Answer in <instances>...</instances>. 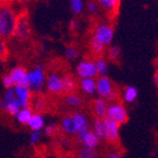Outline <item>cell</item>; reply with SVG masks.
<instances>
[{
  "label": "cell",
  "instance_id": "1",
  "mask_svg": "<svg viewBox=\"0 0 158 158\" xmlns=\"http://www.w3.org/2000/svg\"><path fill=\"white\" fill-rule=\"evenodd\" d=\"M19 13L9 5L0 6V37L10 39L13 37Z\"/></svg>",
  "mask_w": 158,
  "mask_h": 158
},
{
  "label": "cell",
  "instance_id": "2",
  "mask_svg": "<svg viewBox=\"0 0 158 158\" xmlns=\"http://www.w3.org/2000/svg\"><path fill=\"white\" fill-rule=\"evenodd\" d=\"M46 72L42 65H36L27 70V86L33 92L42 94L44 91L45 80H46Z\"/></svg>",
  "mask_w": 158,
  "mask_h": 158
},
{
  "label": "cell",
  "instance_id": "3",
  "mask_svg": "<svg viewBox=\"0 0 158 158\" xmlns=\"http://www.w3.org/2000/svg\"><path fill=\"white\" fill-rule=\"evenodd\" d=\"M96 94L99 98H102L106 101H113L116 98V92L113 82L108 76H99L96 79Z\"/></svg>",
  "mask_w": 158,
  "mask_h": 158
},
{
  "label": "cell",
  "instance_id": "4",
  "mask_svg": "<svg viewBox=\"0 0 158 158\" xmlns=\"http://www.w3.org/2000/svg\"><path fill=\"white\" fill-rule=\"evenodd\" d=\"M22 108L15 98L12 89H6L2 97L0 98V110L11 116H15Z\"/></svg>",
  "mask_w": 158,
  "mask_h": 158
},
{
  "label": "cell",
  "instance_id": "5",
  "mask_svg": "<svg viewBox=\"0 0 158 158\" xmlns=\"http://www.w3.org/2000/svg\"><path fill=\"white\" fill-rule=\"evenodd\" d=\"M92 39L97 40L98 42H100L106 47L111 45V43L113 42L114 39L113 27L111 24H109V23H98L94 29Z\"/></svg>",
  "mask_w": 158,
  "mask_h": 158
},
{
  "label": "cell",
  "instance_id": "6",
  "mask_svg": "<svg viewBox=\"0 0 158 158\" xmlns=\"http://www.w3.org/2000/svg\"><path fill=\"white\" fill-rule=\"evenodd\" d=\"M31 34H32V25H31L30 18L24 13L19 15L13 37H15L17 40H27L31 36Z\"/></svg>",
  "mask_w": 158,
  "mask_h": 158
},
{
  "label": "cell",
  "instance_id": "7",
  "mask_svg": "<svg viewBox=\"0 0 158 158\" xmlns=\"http://www.w3.org/2000/svg\"><path fill=\"white\" fill-rule=\"evenodd\" d=\"M106 118H110L113 122L118 123V125H121L127 121V112L123 104L118 103V102H112L111 104L108 106Z\"/></svg>",
  "mask_w": 158,
  "mask_h": 158
},
{
  "label": "cell",
  "instance_id": "8",
  "mask_svg": "<svg viewBox=\"0 0 158 158\" xmlns=\"http://www.w3.org/2000/svg\"><path fill=\"white\" fill-rule=\"evenodd\" d=\"M76 75L79 79L96 78L98 75L94 66V60L90 58L81 59L76 66Z\"/></svg>",
  "mask_w": 158,
  "mask_h": 158
},
{
  "label": "cell",
  "instance_id": "9",
  "mask_svg": "<svg viewBox=\"0 0 158 158\" xmlns=\"http://www.w3.org/2000/svg\"><path fill=\"white\" fill-rule=\"evenodd\" d=\"M45 89L51 94H59L63 92V76L58 73H51L46 76Z\"/></svg>",
  "mask_w": 158,
  "mask_h": 158
},
{
  "label": "cell",
  "instance_id": "10",
  "mask_svg": "<svg viewBox=\"0 0 158 158\" xmlns=\"http://www.w3.org/2000/svg\"><path fill=\"white\" fill-rule=\"evenodd\" d=\"M12 90L15 98L18 99V101L20 102L22 108L23 106H31V103H32L33 100V91L27 85L15 86L12 88Z\"/></svg>",
  "mask_w": 158,
  "mask_h": 158
},
{
  "label": "cell",
  "instance_id": "11",
  "mask_svg": "<svg viewBox=\"0 0 158 158\" xmlns=\"http://www.w3.org/2000/svg\"><path fill=\"white\" fill-rule=\"evenodd\" d=\"M76 138L79 143H81L82 147L89 148V149H96L100 144L99 138L97 137L96 134L91 130H89L85 133L76 134Z\"/></svg>",
  "mask_w": 158,
  "mask_h": 158
},
{
  "label": "cell",
  "instance_id": "12",
  "mask_svg": "<svg viewBox=\"0 0 158 158\" xmlns=\"http://www.w3.org/2000/svg\"><path fill=\"white\" fill-rule=\"evenodd\" d=\"M106 124V141L110 143H116L120 137V125L108 118H104Z\"/></svg>",
  "mask_w": 158,
  "mask_h": 158
},
{
  "label": "cell",
  "instance_id": "13",
  "mask_svg": "<svg viewBox=\"0 0 158 158\" xmlns=\"http://www.w3.org/2000/svg\"><path fill=\"white\" fill-rule=\"evenodd\" d=\"M8 74L12 78L15 86L27 85V70L22 66H15L10 69Z\"/></svg>",
  "mask_w": 158,
  "mask_h": 158
},
{
  "label": "cell",
  "instance_id": "14",
  "mask_svg": "<svg viewBox=\"0 0 158 158\" xmlns=\"http://www.w3.org/2000/svg\"><path fill=\"white\" fill-rule=\"evenodd\" d=\"M72 116H73V118H74L75 125H76V128H77V134L85 133V132L90 130L91 123H90L89 118H87L84 113L77 111V112H75V113H73Z\"/></svg>",
  "mask_w": 158,
  "mask_h": 158
},
{
  "label": "cell",
  "instance_id": "15",
  "mask_svg": "<svg viewBox=\"0 0 158 158\" xmlns=\"http://www.w3.org/2000/svg\"><path fill=\"white\" fill-rule=\"evenodd\" d=\"M59 128L64 134L68 136H73L77 134V128L75 125L74 118H73L72 114H67V115L63 116L60 122H59Z\"/></svg>",
  "mask_w": 158,
  "mask_h": 158
},
{
  "label": "cell",
  "instance_id": "16",
  "mask_svg": "<svg viewBox=\"0 0 158 158\" xmlns=\"http://www.w3.org/2000/svg\"><path fill=\"white\" fill-rule=\"evenodd\" d=\"M108 101L102 98H96L92 102V111L96 118H104L106 116V110H108Z\"/></svg>",
  "mask_w": 158,
  "mask_h": 158
},
{
  "label": "cell",
  "instance_id": "17",
  "mask_svg": "<svg viewBox=\"0 0 158 158\" xmlns=\"http://www.w3.org/2000/svg\"><path fill=\"white\" fill-rule=\"evenodd\" d=\"M46 125V120H45V116L41 113H33L32 118L27 123V127L31 130V131H39L42 132L44 126Z\"/></svg>",
  "mask_w": 158,
  "mask_h": 158
},
{
  "label": "cell",
  "instance_id": "18",
  "mask_svg": "<svg viewBox=\"0 0 158 158\" xmlns=\"http://www.w3.org/2000/svg\"><path fill=\"white\" fill-rule=\"evenodd\" d=\"M78 88L80 89L82 94H87V96H94L96 94V79H80L78 82Z\"/></svg>",
  "mask_w": 158,
  "mask_h": 158
},
{
  "label": "cell",
  "instance_id": "19",
  "mask_svg": "<svg viewBox=\"0 0 158 158\" xmlns=\"http://www.w3.org/2000/svg\"><path fill=\"white\" fill-rule=\"evenodd\" d=\"M91 131L96 134L99 141H106V124L104 118H96L91 123Z\"/></svg>",
  "mask_w": 158,
  "mask_h": 158
},
{
  "label": "cell",
  "instance_id": "20",
  "mask_svg": "<svg viewBox=\"0 0 158 158\" xmlns=\"http://www.w3.org/2000/svg\"><path fill=\"white\" fill-rule=\"evenodd\" d=\"M33 113H34V111H33V109L31 106H23V108L20 109V111L18 112V114L15 118L19 124L27 126V123L32 118Z\"/></svg>",
  "mask_w": 158,
  "mask_h": 158
},
{
  "label": "cell",
  "instance_id": "21",
  "mask_svg": "<svg viewBox=\"0 0 158 158\" xmlns=\"http://www.w3.org/2000/svg\"><path fill=\"white\" fill-rule=\"evenodd\" d=\"M77 88H78V81L74 76L72 75L63 76V92H65L66 94H72L76 91Z\"/></svg>",
  "mask_w": 158,
  "mask_h": 158
},
{
  "label": "cell",
  "instance_id": "22",
  "mask_svg": "<svg viewBox=\"0 0 158 158\" xmlns=\"http://www.w3.org/2000/svg\"><path fill=\"white\" fill-rule=\"evenodd\" d=\"M65 104L68 108L72 109H78L82 106V98L79 96L77 92H72V94H67L65 96Z\"/></svg>",
  "mask_w": 158,
  "mask_h": 158
},
{
  "label": "cell",
  "instance_id": "23",
  "mask_svg": "<svg viewBox=\"0 0 158 158\" xmlns=\"http://www.w3.org/2000/svg\"><path fill=\"white\" fill-rule=\"evenodd\" d=\"M32 106L31 108L33 109V111L35 113H41L43 114L47 109V101L45 97H43L42 94H39L36 98H34L32 100Z\"/></svg>",
  "mask_w": 158,
  "mask_h": 158
},
{
  "label": "cell",
  "instance_id": "24",
  "mask_svg": "<svg viewBox=\"0 0 158 158\" xmlns=\"http://www.w3.org/2000/svg\"><path fill=\"white\" fill-rule=\"evenodd\" d=\"M94 66H96L97 75L98 76H106L109 73V65L106 59L103 57H98L94 60Z\"/></svg>",
  "mask_w": 158,
  "mask_h": 158
},
{
  "label": "cell",
  "instance_id": "25",
  "mask_svg": "<svg viewBox=\"0 0 158 158\" xmlns=\"http://www.w3.org/2000/svg\"><path fill=\"white\" fill-rule=\"evenodd\" d=\"M98 2L106 12L110 13H115L120 6V0H98Z\"/></svg>",
  "mask_w": 158,
  "mask_h": 158
},
{
  "label": "cell",
  "instance_id": "26",
  "mask_svg": "<svg viewBox=\"0 0 158 158\" xmlns=\"http://www.w3.org/2000/svg\"><path fill=\"white\" fill-rule=\"evenodd\" d=\"M137 96H138V91L134 86H128L124 89L123 99L124 101H126L127 103H132V102L135 101L136 99H137Z\"/></svg>",
  "mask_w": 158,
  "mask_h": 158
},
{
  "label": "cell",
  "instance_id": "27",
  "mask_svg": "<svg viewBox=\"0 0 158 158\" xmlns=\"http://www.w3.org/2000/svg\"><path fill=\"white\" fill-rule=\"evenodd\" d=\"M69 8L74 15H80L84 12L86 3L84 0H69Z\"/></svg>",
  "mask_w": 158,
  "mask_h": 158
},
{
  "label": "cell",
  "instance_id": "28",
  "mask_svg": "<svg viewBox=\"0 0 158 158\" xmlns=\"http://www.w3.org/2000/svg\"><path fill=\"white\" fill-rule=\"evenodd\" d=\"M78 158H98V153L96 149H89L86 147H80L77 152Z\"/></svg>",
  "mask_w": 158,
  "mask_h": 158
},
{
  "label": "cell",
  "instance_id": "29",
  "mask_svg": "<svg viewBox=\"0 0 158 158\" xmlns=\"http://www.w3.org/2000/svg\"><path fill=\"white\" fill-rule=\"evenodd\" d=\"M57 131H58V125L55 124L54 122H48L43 128L42 135L46 136V137H53L54 135H56Z\"/></svg>",
  "mask_w": 158,
  "mask_h": 158
},
{
  "label": "cell",
  "instance_id": "30",
  "mask_svg": "<svg viewBox=\"0 0 158 158\" xmlns=\"http://www.w3.org/2000/svg\"><path fill=\"white\" fill-rule=\"evenodd\" d=\"M90 49H91V52L94 53V55H101L102 53L104 52L106 46L102 45L100 42H98L97 40L91 37V41H90Z\"/></svg>",
  "mask_w": 158,
  "mask_h": 158
},
{
  "label": "cell",
  "instance_id": "31",
  "mask_svg": "<svg viewBox=\"0 0 158 158\" xmlns=\"http://www.w3.org/2000/svg\"><path fill=\"white\" fill-rule=\"evenodd\" d=\"M42 132H39V131H31L29 135V143L30 145L32 146H37L41 141H42Z\"/></svg>",
  "mask_w": 158,
  "mask_h": 158
},
{
  "label": "cell",
  "instance_id": "32",
  "mask_svg": "<svg viewBox=\"0 0 158 158\" xmlns=\"http://www.w3.org/2000/svg\"><path fill=\"white\" fill-rule=\"evenodd\" d=\"M65 57L68 60H75L78 57V49L73 45H69L65 48Z\"/></svg>",
  "mask_w": 158,
  "mask_h": 158
},
{
  "label": "cell",
  "instance_id": "33",
  "mask_svg": "<svg viewBox=\"0 0 158 158\" xmlns=\"http://www.w3.org/2000/svg\"><path fill=\"white\" fill-rule=\"evenodd\" d=\"M121 55V48L118 45H111L108 48V57L112 60H116Z\"/></svg>",
  "mask_w": 158,
  "mask_h": 158
},
{
  "label": "cell",
  "instance_id": "34",
  "mask_svg": "<svg viewBox=\"0 0 158 158\" xmlns=\"http://www.w3.org/2000/svg\"><path fill=\"white\" fill-rule=\"evenodd\" d=\"M1 84H2V86L5 87L6 89H12L13 87H15V82H13L12 78L10 77V75L8 74V73L2 76V78H1Z\"/></svg>",
  "mask_w": 158,
  "mask_h": 158
},
{
  "label": "cell",
  "instance_id": "35",
  "mask_svg": "<svg viewBox=\"0 0 158 158\" xmlns=\"http://www.w3.org/2000/svg\"><path fill=\"white\" fill-rule=\"evenodd\" d=\"M8 55V45L5 39L0 37V59H5Z\"/></svg>",
  "mask_w": 158,
  "mask_h": 158
},
{
  "label": "cell",
  "instance_id": "36",
  "mask_svg": "<svg viewBox=\"0 0 158 158\" xmlns=\"http://www.w3.org/2000/svg\"><path fill=\"white\" fill-rule=\"evenodd\" d=\"M86 8L90 13H96L99 9V6L96 1H89V2L87 3Z\"/></svg>",
  "mask_w": 158,
  "mask_h": 158
},
{
  "label": "cell",
  "instance_id": "37",
  "mask_svg": "<svg viewBox=\"0 0 158 158\" xmlns=\"http://www.w3.org/2000/svg\"><path fill=\"white\" fill-rule=\"evenodd\" d=\"M104 158H122V157H121V155L118 153H110V154H108Z\"/></svg>",
  "mask_w": 158,
  "mask_h": 158
},
{
  "label": "cell",
  "instance_id": "38",
  "mask_svg": "<svg viewBox=\"0 0 158 158\" xmlns=\"http://www.w3.org/2000/svg\"><path fill=\"white\" fill-rule=\"evenodd\" d=\"M77 21L76 20H73V21H70V29H73V30H75L77 27Z\"/></svg>",
  "mask_w": 158,
  "mask_h": 158
},
{
  "label": "cell",
  "instance_id": "39",
  "mask_svg": "<svg viewBox=\"0 0 158 158\" xmlns=\"http://www.w3.org/2000/svg\"><path fill=\"white\" fill-rule=\"evenodd\" d=\"M154 84H155L156 86H158V74H156L155 76H154Z\"/></svg>",
  "mask_w": 158,
  "mask_h": 158
},
{
  "label": "cell",
  "instance_id": "40",
  "mask_svg": "<svg viewBox=\"0 0 158 158\" xmlns=\"http://www.w3.org/2000/svg\"><path fill=\"white\" fill-rule=\"evenodd\" d=\"M19 1L22 3H29V2H31V1H33V0H19Z\"/></svg>",
  "mask_w": 158,
  "mask_h": 158
}]
</instances>
